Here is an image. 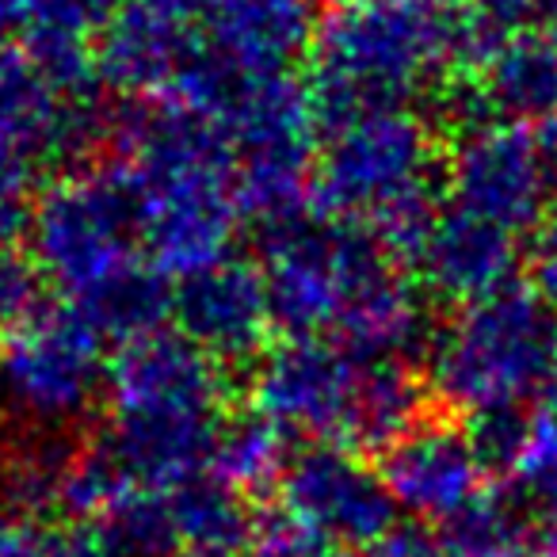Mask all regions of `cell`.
Masks as SVG:
<instances>
[{"mask_svg": "<svg viewBox=\"0 0 557 557\" xmlns=\"http://www.w3.org/2000/svg\"><path fill=\"white\" fill-rule=\"evenodd\" d=\"M534 287L557 302V207L546 214V222L534 230Z\"/></svg>", "mask_w": 557, "mask_h": 557, "instance_id": "28", "label": "cell"}, {"mask_svg": "<svg viewBox=\"0 0 557 557\" xmlns=\"http://www.w3.org/2000/svg\"><path fill=\"white\" fill-rule=\"evenodd\" d=\"M108 336L70 302H39L0 329V412L20 432L70 435L108 397Z\"/></svg>", "mask_w": 557, "mask_h": 557, "instance_id": "8", "label": "cell"}, {"mask_svg": "<svg viewBox=\"0 0 557 557\" xmlns=\"http://www.w3.org/2000/svg\"><path fill=\"white\" fill-rule=\"evenodd\" d=\"M111 455L134 493H176L207 478L218 428L225 424V367L176 329L123 344L108 371Z\"/></svg>", "mask_w": 557, "mask_h": 557, "instance_id": "4", "label": "cell"}, {"mask_svg": "<svg viewBox=\"0 0 557 557\" xmlns=\"http://www.w3.org/2000/svg\"><path fill=\"white\" fill-rule=\"evenodd\" d=\"M371 359L329 336H287L256 359L252 409L290 440L341 443L356 450Z\"/></svg>", "mask_w": 557, "mask_h": 557, "instance_id": "9", "label": "cell"}, {"mask_svg": "<svg viewBox=\"0 0 557 557\" xmlns=\"http://www.w3.org/2000/svg\"><path fill=\"white\" fill-rule=\"evenodd\" d=\"M290 458H295L290 435L275 420L248 409L237 412V417H225V424L218 428L207 473L222 485L252 496L260 488H275L278 478L287 473Z\"/></svg>", "mask_w": 557, "mask_h": 557, "instance_id": "20", "label": "cell"}, {"mask_svg": "<svg viewBox=\"0 0 557 557\" xmlns=\"http://www.w3.org/2000/svg\"><path fill=\"white\" fill-rule=\"evenodd\" d=\"M27 245L42 283L108 341L131 344L172 321L176 283L149 263L131 187L115 164L65 172L35 195Z\"/></svg>", "mask_w": 557, "mask_h": 557, "instance_id": "3", "label": "cell"}, {"mask_svg": "<svg viewBox=\"0 0 557 557\" xmlns=\"http://www.w3.org/2000/svg\"><path fill=\"white\" fill-rule=\"evenodd\" d=\"M169 504L180 539L176 557H245L260 531L248 496L210 473L169 493Z\"/></svg>", "mask_w": 557, "mask_h": 557, "instance_id": "19", "label": "cell"}, {"mask_svg": "<svg viewBox=\"0 0 557 557\" xmlns=\"http://www.w3.org/2000/svg\"><path fill=\"white\" fill-rule=\"evenodd\" d=\"M172 329L222 367L260 359L271 348L268 336L275 329L260 263L233 256L218 268L176 283Z\"/></svg>", "mask_w": 557, "mask_h": 557, "instance_id": "16", "label": "cell"}, {"mask_svg": "<svg viewBox=\"0 0 557 557\" xmlns=\"http://www.w3.org/2000/svg\"><path fill=\"white\" fill-rule=\"evenodd\" d=\"M539 4H542V0H534V9H539Z\"/></svg>", "mask_w": 557, "mask_h": 557, "instance_id": "32", "label": "cell"}, {"mask_svg": "<svg viewBox=\"0 0 557 557\" xmlns=\"http://www.w3.org/2000/svg\"><path fill=\"white\" fill-rule=\"evenodd\" d=\"M39 268L32 256L12 245H0V329H9L27 310L39 306Z\"/></svg>", "mask_w": 557, "mask_h": 557, "instance_id": "24", "label": "cell"}, {"mask_svg": "<svg viewBox=\"0 0 557 557\" xmlns=\"http://www.w3.org/2000/svg\"><path fill=\"white\" fill-rule=\"evenodd\" d=\"M443 157L412 108L367 111L329 126L313 164V210L374 233L397 260L435 218Z\"/></svg>", "mask_w": 557, "mask_h": 557, "instance_id": "6", "label": "cell"}, {"mask_svg": "<svg viewBox=\"0 0 557 557\" xmlns=\"http://www.w3.org/2000/svg\"><path fill=\"white\" fill-rule=\"evenodd\" d=\"M534 557H557V508L539 516V527H534Z\"/></svg>", "mask_w": 557, "mask_h": 557, "instance_id": "29", "label": "cell"}, {"mask_svg": "<svg viewBox=\"0 0 557 557\" xmlns=\"http://www.w3.org/2000/svg\"><path fill=\"white\" fill-rule=\"evenodd\" d=\"M382 481L397 511L420 527H447L488 488V462L466 424L420 420L394 447L382 450Z\"/></svg>", "mask_w": 557, "mask_h": 557, "instance_id": "14", "label": "cell"}, {"mask_svg": "<svg viewBox=\"0 0 557 557\" xmlns=\"http://www.w3.org/2000/svg\"><path fill=\"white\" fill-rule=\"evenodd\" d=\"M466 81L478 92L481 108L496 119L542 123L557 115V47L539 27L500 42Z\"/></svg>", "mask_w": 557, "mask_h": 557, "instance_id": "18", "label": "cell"}, {"mask_svg": "<svg viewBox=\"0 0 557 557\" xmlns=\"http://www.w3.org/2000/svg\"><path fill=\"white\" fill-rule=\"evenodd\" d=\"M531 504L511 488H485L447 527H435L458 557H534Z\"/></svg>", "mask_w": 557, "mask_h": 557, "instance_id": "22", "label": "cell"}, {"mask_svg": "<svg viewBox=\"0 0 557 557\" xmlns=\"http://www.w3.org/2000/svg\"><path fill=\"white\" fill-rule=\"evenodd\" d=\"M260 271L275 329L287 336H329L367 359L428 351L432 321L412 271L359 225L325 214L260 233Z\"/></svg>", "mask_w": 557, "mask_h": 557, "instance_id": "1", "label": "cell"}, {"mask_svg": "<svg viewBox=\"0 0 557 557\" xmlns=\"http://www.w3.org/2000/svg\"><path fill=\"white\" fill-rule=\"evenodd\" d=\"M16 531L20 527L9 523V511H4V504H0V557H9L12 542H16Z\"/></svg>", "mask_w": 557, "mask_h": 557, "instance_id": "30", "label": "cell"}, {"mask_svg": "<svg viewBox=\"0 0 557 557\" xmlns=\"http://www.w3.org/2000/svg\"><path fill=\"white\" fill-rule=\"evenodd\" d=\"M278 519L344 557L371 554L397 531L382 470L341 443H306L275 485Z\"/></svg>", "mask_w": 557, "mask_h": 557, "instance_id": "10", "label": "cell"}, {"mask_svg": "<svg viewBox=\"0 0 557 557\" xmlns=\"http://www.w3.org/2000/svg\"><path fill=\"white\" fill-rule=\"evenodd\" d=\"M356 557H374V554H356Z\"/></svg>", "mask_w": 557, "mask_h": 557, "instance_id": "31", "label": "cell"}, {"mask_svg": "<svg viewBox=\"0 0 557 557\" xmlns=\"http://www.w3.org/2000/svg\"><path fill=\"white\" fill-rule=\"evenodd\" d=\"M428 389L470 420L527 412L557 386V313L534 283L458 306L428 344Z\"/></svg>", "mask_w": 557, "mask_h": 557, "instance_id": "7", "label": "cell"}, {"mask_svg": "<svg viewBox=\"0 0 557 557\" xmlns=\"http://www.w3.org/2000/svg\"><path fill=\"white\" fill-rule=\"evenodd\" d=\"M318 27L313 0H199V54L230 77H295Z\"/></svg>", "mask_w": 557, "mask_h": 557, "instance_id": "15", "label": "cell"}, {"mask_svg": "<svg viewBox=\"0 0 557 557\" xmlns=\"http://www.w3.org/2000/svg\"><path fill=\"white\" fill-rule=\"evenodd\" d=\"M447 202L500 225V230L534 233L557 207V187L542 157L534 123L516 119H473L458 126V138L443 161Z\"/></svg>", "mask_w": 557, "mask_h": 557, "instance_id": "11", "label": "cell"}, {"mask_svg": "<svg viewBox=\"0 0 557 557\" xmlns=\"http://www.w3.org/2000/svg\"><path fill=\"white\" fill-rule=\"evenodd\" d=\"M77 458L65 435L58 432H20V440L0 455V504L20 516H50L62 511V493L70 466Z\"/></svg>", "mask_w": 557, "mask_h": 557, "instance_id": "21", "label": "cell"}, {"mask_svg": "<svg viewBox=\"0 0 557 557\" xmlns=\"http://www.w3.org/2000/svg\"><path fill=\"white\" fill-rule=\"evenodd\" d=\"M108 146L131 187L141 248L161 275L184 283L237 256V164L210 119L172 100L131 103L111 111Z\"/></svg>", "mask_w": 557, "mask_h": 557, "instance_id": "2", "label": "cell"}, {"mask_svg": "<svg viewBox=\"0 0 557 557\" xmlns=\"http://www.w3.org/2000/svg\"><path fill=\"white\" fill-rule=\"evenodd\" d=\"M245 557H333V549L313 542L310 534L290 527L287 519H271V523H263L260 531H256Z\"/></svg>", "mask_w": 557, "mask_h": 557, "instance_id": "26", "label": "cell"}, {"mask_svg": "<svg viewBox=\"0 0 557 557\" xmlns=\"http://www.w3.org/2000/svg\"><path fill=\"white\" fill-rule=\"evenodd\" d=\"M500 473H508V488L531 508H557V386L523 412Z\"/></svg>", "mask_w": 557, "mask_h": 557, "instance_id": "23", "label": "cell"}, {"mask_svg": "<svg viewBox=\"0 0 557 557\" xmlns=\"http://www.w3.org/2000/svg\"><path fill=\"white\" fill-rule=\"evenodd\" d=\"M96 88L54 73L27 47L0 50V164L39 176L108 141L111 111Z\"/></svg>", "mask_w": 557, "mask_h": 557, "instance_id": "12", "label": "cell"}, {"mask_svg": "<svg viewBox=\"0 0 557 557\" xmlns=\"http://www.w3.org/2000/svg\"><path fill=\"white\" fill-rule=\"evenodd\" d=\"M405 268L420 290L443 302L470 306L516 283L519 237L455 202H443L412 245Z\"/></svg>", "mask_w": 557, "mask_h": 557, "instance_id": "17", "label": "cell"}, {"mask_svg": "<svg viewBox=\"0 0 557 557\" xmlns=\"http://www.w3.org/2000/svg\"><path fill=\"white\" fill-rule=\"evenodd\" d=\"M462 16L466 0H333L306 62L325 131L466 77Z\"/></svg>", "mask_w": 557, "mask_h": 557, "instance_id": "5", "label": "cell"}, {"mask_svg": "<svg viewBox=\"0 0 557 557\" xmlns=\"http://www.w3.org/2000/svg\"><path fill=\"white\" fill-rule=\"evenodd\" d=\"M92 54L100 81L126 100H172L199 54V0H119Z\"/></svg>", "mask_w": 557, "mask_h": 557, "instance_id": "13", "label": "cell"}, {"mask_svg": "<svg viewBox=\"0 0 557 557\" xmlns=\"http://www.w3.org/2000/svg\"><path fill=\"white\" fill-rule=\"evenodd\" d=\"M374 557H458L450 549V542L440 531H428V527H397L379 549H371Z\"/></svg>", "mask_w": 557, "mask_h": 557, "instance_id": "27", "label": "cell"}, {"mask_svg": "<svg viewBox=\"0 0 557 557\" xmlns=\"http://www.w3.org/2000/svg\"><path fill=\"white\" fill-rule=\"evenodd\" d=\"M32 184H35V176L0 164V245H12V237L27 233L32 207H35Z\"/></svg>", "mask_w": 557, "mask_h": 557, "instance_id": "25", "label": "cell"}]
</instances>
